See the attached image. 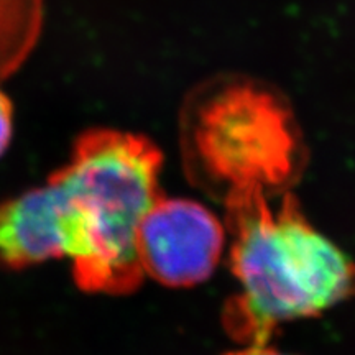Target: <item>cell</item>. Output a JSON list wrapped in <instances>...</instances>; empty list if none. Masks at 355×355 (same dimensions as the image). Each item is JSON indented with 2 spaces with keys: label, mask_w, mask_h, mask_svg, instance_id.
I'll return each mask as SVG.
<instances>
[{
  "label": "cell",
  "mask_w": 355,
  "mask_h": 355,
  "mask_svg": "<svg viewBox=\"0 0 355 355\" xmlns=\"http://www.w3.org/2000/svg\"><path fill=\"white\" fill-rule=\"evenodd\" d=\"M44 0H0V83L19 71L43 30Z\"/></svg>",
  "instance_id": "8992f818"
},
{
  "label": "cell",
  "mask_w": 355,
  "mask_h": 355,
  "mask_svg": "<svg viewBox=\"0 0 355 355\" xmlns=\"http://www.w3.org/2000/svg\"><path fill=\"white\" fill-rule=\"evenodd\" d=\"M13 137V104L0 91V157L7 152Z\"/></svg>",
  "instance_id": "52a82bcc"
},
{
  "label": "cell",
  "mask_w": 355,
  "mask_h": 355,
  "mask_svg": "<svg viewBox=\"0 0 355 355\" xmlns=\"http://www.w3.org/2000/svg\"><path fill=\"white\" fill-rule=\"evenodd\" d=\"M162 163L158 146L140 133L91 128L48 178L60 196L66 259L79 290L122 296L141 285L137 235L162 194Z\"/></svg>",
  "instance_id": "7a4b0ae2"
},
{
  "label": "cell",
  "mask_w": 355,
  "mask_h": 355,
  "mask_svg": "<svg viewBox=\"0 0 355 355\" xmlns=\"http://www.w3.org/2000/svg\"><path fill=\"white\" fill-rule=\"evenodd\" d=\"M180 144L188 176L222 204L288 193L308 158L285 94L237 73L206 79L186 96Z\"/></svg>",
  "instance_id": "3957f363"
},
{
  "label": "cell",
  "mask_w": 355,
  "mask_h": 355,
  "mask_svg": "<svg viewBox=\"0 0 355 355\" xmlns=\"http://www.w3.org/2000/svg\"><path fill=\"white\" fill-rule=\"evenodd\" d=\"M225 250V222L202 202L163 193L145 214L137 235L144 278L168 288L201 285L216 273Z\"/></svg>",
  "instance_id": "277c9868"
},
{
  "label": "cell",
  "mask_w": 355,
  "mask_h": 355,
  "mask_svg": "<svg viewBox=\"0 0 355 355\" xmlns=\"http://www.w3.org/2000/svg\"><path fill=\"white\" fill-rule=\"evenodd\" d=\"M58 259H66V241L51 181L0 202V266L24 270Z\"/></svg>",
  "instance_id": "5b68a950"
},
{
  "label": "cell",
  "mask_w": 355,
  "mask_h": 355,
  "mask_svg": "<svg viewBox=\"0 0 355 355\" xmlns=\"http://www.w3.org/2000/svg\"><path fill=\"white\" fill-rule=\"evenodd\" d=\"M227 355H293V354L283 352V350L270 345V343H263V344L241 345L237 350H234V352H230Z\"/></svg>",
  "instance_id": "ba28073f"
},
{
  "label": "cell",
  "mask_w": 355,
  "mask_h": 355,
  "mask_svg": "<svg viewBox=\"0 0 355 355\" xmlns=\"http://www.w3.org/2000/svg\"><path fill=\"white\" fill-rule=\"evenodd\" d=\"M224 202L237 293L224 326L241 345L268 343L285 322L314 318L355 295V263L313 225L288 191Z\"/></svg>",
  "instance_id": "6da1fadb"
}]
</instances>
